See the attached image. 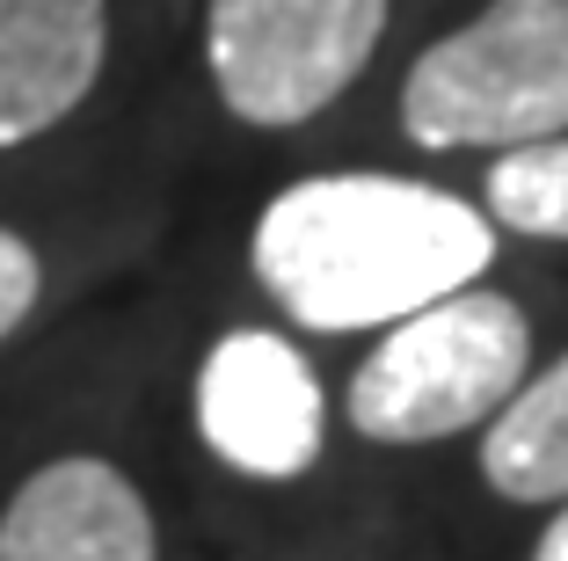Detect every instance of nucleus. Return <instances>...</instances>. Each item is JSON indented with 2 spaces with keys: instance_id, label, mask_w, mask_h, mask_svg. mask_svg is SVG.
<instances>
[{
  "instance_id": "obj_1",
  "label": "nucleus",
  "mask_w": 568,
  "mask_h": 561,
  "mask_svg": "<svg viewBox=\"0 0 568 561\" xmlns=\"http://www.w3.org/2000/svg\"><path fill=\"white\" fill-rule=\"evenodd\" d=\"M496 219L408 176H306L255 219V278L314 335H357L474 284Z\"/></svg>"
},
{
  "instance_id": "obj_2",
  "label": "nucleus",
  "mask_w": 568,
  "mask_h": 561,
  "mask_svg": "<svg viewBox=\"0 0 568 561\" xmlns=\"http://www.w3.org/2000/svg\"><path fill=\"white\" fill-rule=\"evenodd\" d=\"M525 358H532V329H525L518 299L459 284L416 314L386 321L343 409L372 445H437V438L488 423L518 394Z\"/></svg>"
},
{
  "instance_id": "obj_3",
  "label": "nucleus",
  "mask_w": 568,
  "mask_h": 561,
  "mask_svg": "<svg viewBox=\"0 0 568 561\" xmlns=\"http://www.w3.org/2000/svg\"><path fill=\"white\" fill-rule=\"evenodd\" d=\"M402 124L416 147H532L568 132V0H488L467 30L408 67Z\"/></svg>"
},
{
  "instance_id": "obj_4",
  "label": "nucleus",
  "mask_w": 568,
  "mask_h": 561,
  "mask_svg": "<svg viewBox=\"0 0 568 561\" xmlns=\"http://www.w3.org/2000/svg\"><path fill=\"white\" fill-rule=\"evenodd\" d=\"M379 30L386 0H212L204 67L241 124L284 132L321 117L372 67Z\"/></svg>"
},
{
  "instance_id": "obj_5",
  "label": "nucleus",
  "mask_w": 568,
  "mask_h": 561,
  "mask_svg": "<svg viewBox=\"0 0 568 561\" xmlns=\"http://www.w3.org/2000/svg\"><path fill=\"white\" fill-rule=\"evenodd\" d=\"M197 430L219 460L248 481H292L321 460L328 401L300 343L270 329L219 335L197 372Z\"/></svg>"
},
{
  "instance_id": "obj_6",
  "label": "nucleus",
  "mask_w": 568,
  "mask_h": 561,
  "mask_svg": "<svg viewBox=\"0 0 568 561\" xmlns=\"http://www.w3.org/2000/svg\"><path fill=\"white\" fill-rule=\"evenodd\" d=\"M0 561H161L146 495L95 452L37 467L0 511Z\"/></svg>"
},
{
  "instance_id": "obj_7",
  "label": "nucleus",
  "mask_w": 568,
  "mask_h": 561,
  "mask_svg": "<svg viewBox=\"0 0 568 561\" xmlns=\"http://www.w3.org/2000/svg\"><path fill=\"white\" fill-rule=\"evenodd\" d=\"M110 51V0H0V147L88 102Z\"/></svg>"
},
{
  "instance_id": "obj_8",
  "label": "nucleus",
  "mask_w": 568,
  "mask_h": 561,
  "mask_svg": "<svg viewBox=\"0 0 568 561\" xmlns=\"http://www.w3.org/2000/svg\"><path fill=\"white\" fill-rule=\"evenodd\" d=\"M481 474L510 503H561L568 495V350L488 415Z\"/></svg>"
},
{
  "instance_id": "obj_9",
  "label": "nucleus",
  "mask_w": 568,
  "mask_h": 561,
  "mask_svg": "<svg viewBox=\"0 0 568 561\" xmlns=\"http://www.w3.org/2000/svg\"><path fill=\"white\" fill-rule=\"evenodd\" d=\"M488 219L525 241H568V132L503 147L488 168Z\"/></svg>"
},
{
  "instance_id": "obj_10",
  "label": "nucleus",
  "mask_w": 568,
  "mask_h": 561,
  "mask_svg": "<svg viewBox=\"0 0 568 561\" xmlns=\"http://www.w3.org/2000/svg\"><path fill=\"white\" fill-rule=\"evenodd\" d=\"M37 292H44V263H37V248L22 241V233L0 227V343L30 321Z\"/></svg>"
},
{
  "instance_id": "obj_11",
  "label": "nucleus",
  "mask_w": 568,
  "mask_h": 561,
  "mask_svg": "<svg viewBox=\"0 0 568 561\" xmlns=\"http://www.w3.org/2000/svg\"><path fill=\"white\" fill-rule=\"evenodd\" d=\"M532 561H568V495H561V518H554L547 532H539V547H532Z\"/></svg>"
}]
</instances>
